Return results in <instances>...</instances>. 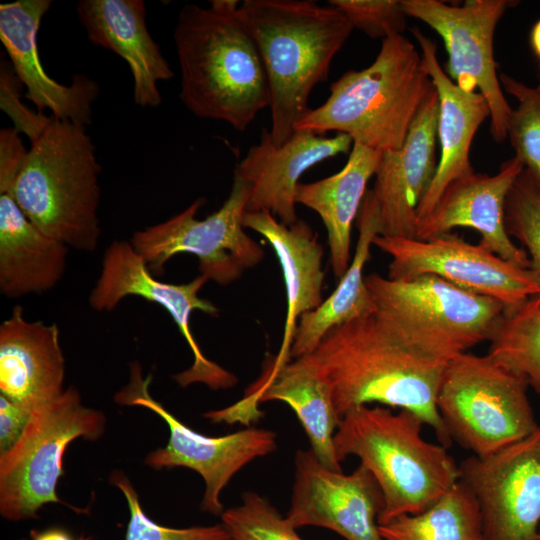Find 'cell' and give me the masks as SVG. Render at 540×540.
Segmentation results:
<instances>
[{
	"instance_id": "cell-28",
	"label": "cell",
	"mask_w": 540,
	"mask_h": 540,
	"mask_svg": "<svg viewBox=\"0 0 540 540\" xmlns=\"http://www.w3.org/2000/svg\"><path fill=\"white\" fill-rule=\"evenodd\" d=\"M358 228V241L347 271L327 299L316 309L300 316L290 357L296 359L311 354L333 327L377 311L363 276L373 240L380 235L378 211L369 190L359 210Z\"/></svg>"
},
{
	"instance_id": "cell-12",
	"label": "cell",
	"mask_w": 540,
	"mask_h": 540,
	"mask_svg": "<svg viewBox=\"0 0 540 540\" xmlns=\"http://www.w3.org/2000/svg\"><path fill=\"white\" fill-rule=\"evenodd\" d=\"M208 279L199 275L182 284L158 280L143 257L126 240L113 241L105 250L99 277L89 294V305L98 312L114 310L122 300L136 296L166 310L193 354L192 365L173 379L181 386L202 383L210 389H227L237 378L217 363L209 360L195 340L191 326L194 311L217 316L219 309L199 292Z\"/></svg>"
},
{
	"instance_id": "cell-25",
	"label": "cell",
	"mask_w": 540,
	"mask_h": 540,
	"mask_svg": "<svg viewBox=\"0 0 540 540\" xmlns=\"http://www.w3.org/2000/svg\"><path fill=\"white\" fill-rule=\"evenodd\" d=\"M241 400L253 411H258L257 405L262 402L286 403L301 423L317 458L326 467L342 471L333 443L341 418L328 380L307 356L278 368L267 359L263 375Z\"/></svg>"
},
{
	"instance_id": "cell-32",
	"label": "cell",
	"mask_w": 540,
	"mask_h": 540,
	"mask_svg": "<svg viewBox=\"0 0 540 540\" xmlns=\"http://www.w3.org/2000/svg\"><path fill=\"white\" fill-rule=\"evenodd\" d=\"M220 517L232 540H303L286 516L256 492L244 493L241 504Z\"/></svg>"
},
{
	"instance_id": "cell-21",
	"label": "cell",
	"mask_w": 540,
	"mask_h": 540,
	"mask_svg": "<svg viewBox=\"0 0 540 540\" xmlns=\"http://www.w3.org/2000/svg\"><path fill=\"white\" fill-rule=\"evenodd\" d=\"M65 358L55 323L30 321L21 305L0 325V392L31 409L65 391Z\"/></svg>"
},
{
	"instance_id": "cell-11",
	"label": "cell",
	"mask_w": 540,
	"mask_h": 540,
	"mask_svg": "<svg viewBox=\"0 0 540 540\" xmlns=\"http://www.w3.org/2000/svg\"><path fill=\"white\" fill-rule=\"evenodd\" d=\"M151 379V375L143 378L139 363L134 362L130 368L129 383L114 397L118 404L151 410L169 427L167 445L150 452L145 463L156 470L186 467L197 472L205 483L202 510L221 516L224 512L222 491L243 467L276 450V433L249 427L219 437L202 435L152 398L149 393Z\"/></svg>"
},
{
	"instance_id": "cell-29",
	"label": "cell",
	"mask_w": 540,
	"mask_h": 540,
	"mask_svg": "<svg viewBox=\"0 0 540 540\" xmlns=\"http://www.w3.org/2000/svg\"><path fill=\"white\" fill-rule=\"evenodd\" d=\"M379 533L383 540H485L478 502L461 480L426 510L380 524Z\"/></svg>"
},
{
	"instance_id": "cell-6",
	"label": "cell",
	"mask_w": 540,
	"mask_h": 540,
	"mask_svg": "<svg viewBox=\"0 0 540 540\" xmlns=\"http://www.w3.org/2000/svg\"><path fill=\"white\" fill-rule=\"evenodd\" d=\"M95 151L85 126L51 115L12 187L3 192L42 231L83 252H93L101 235Z\"/></svg>"
},
{
	"instance_id": "cell-5",
	"label": "cell",
	"mask_w": 540,
	"mask_h": 540,
	"mask_svg": "<svg viewBox=\"0 0 540 540\" xmlns=\"http://www.w3.org/2000/svg\"><path fill=\"white\" fill-rule=\"evenodd\" d=\"M424 422L416 414L382 405L348 411L334 435L341 462L356 456L373 475L383 494L378 524L433 505L459 480V464L442 444L425 440Z\"/></svg>"
},
{
	"instance_id": "cell-39",
	"label": "cell",
	"mask_w": 540,
	"mask_h": 540,
	"mask_svg": "<svg viewBox=\"0 0 540 540\" xmlns=\"http://www.w3.org/2000/svg\"><path fill=\"white\" fill-rule=\"evenodd\" d=\"M30 537L32 540H74L67 530L58 527L48 528L43 531L32 530Z\"/></svg>"
},
{
	"instance_id": "cell-8",
	"label": "cell",
	"mask_w": 540,
	"mask_h": 540,
	"mask_svg": "<svg viewBox=\"0 0 540 540\" xmlns=\"http://www.w3.org/2000/svg\"><path fill=\"white\" fill-rule=\"evenodd\" d=\"M377 311L413 343L447 361L489 341L507 308L438 276L365 277Z\"/></svg>"
},
{
	"instance_id": "cell-27",
	"label": "cell",
	"mask_w": 540,
	"mask_h": 540,
	"mask_svg": "<svg viewBox=\"0 0 540 540\" xmlns=\"http://www.w3.org/2000/svg\"><path fill=\"white\" fill-rule=\"evenodd\" d=\"M382 154L353 143L348 160L339 172L315 182L299 183L296 188V203L315 211L326 227L330 263L334 276L339 280L351 262L352 224Z\"/></svg>"
},
{
	"instance_id": "cell-24",
	"label": "cell",
	"mask_w": 540,
	"mask_h": 540,
	"mask_svg": "<svg viewBox=\"0 0 540 540\" xmlns=\"http://www.w3.org/2000/svg\"><path fill=\"white\" fill-rule=\"evenodd\" d=\"M243 226L256 231L270 243L283 273L287 301L283 338L278 354L269 356L272 366L278 368L291 358L298 318L323 302V247L318 235L305 221L285 225L265 210L245 212Z\"/></svg>"
},
{
	"instance_id": "cell-33",
	"label": "cell",
	"mask_w": 540,
	"mask_h": 540,
	"mask_svg": "<svg viewBox=\"0 0 540 540\" xmlns=\"http://www.w3.org/2000/svg\"><path fill=\"white\" fill-rule=\"evenodd\" d=\"M505 224L508 234L525 247L530 269L540 279V188L524 170L508 193Z\"/></svg>"
},
{
	"instance_id": "cell-7",
	"label": "cell",
	"mask_w": 540,
	"mask_h": 540,
	"mask_svg": "<svg viewBox=\"0 0 540 540\" xmlns=\"http://www.w3.org/2000/svg\"><path fill=\"white\" fill-rule=\"evenodd\" d=\"M528 387L488 354L464 352L448 362L436 407L452 441L483 458L538 427Z\"/></svg>"
},
{
	"instance_id": "cell-4",
	"label": "cell",
	"mask_w": 540,
	"mask_h": 540,
	"mask_svg": "<svg viewBox=\"0 0 540 540\" xmlns=\"http://www.w3.org/2000/svg\"><path fill=\"white\" fill-rule=\"evenodd\" d=\"M435 92L421 54L403 35L382 41L362 70H349L330 86L320 106L309 109L295 130L349 135L354 143L387 152L399 149L421 108Z\"/></svg>"
},
{
	"instance_id": "cell-37",
	"label": "cell",
	"mask_w": 540,
	"mask_h": 540,
	"mask_svg": "<svg viewBox=\"0 0 540 540\" xmlns=\"http://www.w3.org/2000/svg\"><path fill=\"white\" fill-rule=\"evenodd\" d=\"M20 133L14 128L0 131V193L7 192L27 154Z\"/></svg>"
},
{
	"instance_id": "cell-10",
	"label": "cell",
	"mask_w": 540,
	"mask_h": 540,
	"mask_svg": "<svg viewBox=\"0 0 540 540\" xmlns=\"http://www.w3.org/2000/svg\"><path fill=\"white\" fill-rule=\"evenodd\" d=\"M248 197L247 184L234 177L228 198L205 219L197 218L203 203L197 199L173 217L135 231L129 242L154 275L163 273L172 257L186 253L198 258L200 275L208 281L229 285L264 257L260 244L244 231Z\"/></svg>"
},
{
	"instance_id": "cell-38",
	"label": "cell",
	"mask_w": 540,
	"mask_h": 540,
	"mask_svg": "<svg viewBox=\"0 0 540 540\" xmlns=\"http://www.w3.org/2000/svg\"><path fill=\"white\" fill-rule=\"evenodd\" d=\"M33 411L0 395V455L16 444L29 424Z\"/></svg>"
},
{
	"instance_id": "cell-1",
	"label": "cell",
	"mask_w": 540,
	"mask_h": 540,
	"mask_svg": "<svg viewBox=\"0 0 540 540\" xmlns=\"http://www.w3.org/2000/svg\"><path fill=\"white\" fill-rule=\"evenodd\" d=\"M306 356L328 380L340 418L362 405L404 409L421 418L440 444L451 445L436 407L449 361L413 343L378 311L333 327Z\"/></svg>"
},
{
	"instance_id": "cell-16",
	"label": "cell",
	"mask_w": 540,
	"mask_h": 540,
	"mask_svg": "<svg viewBox=\"0 0 540 540\" xmlns=\"http://www.w3.org/2000/svg\"><path fill=\"white\" fill-rule=\"evenodd\" d=\"M294 466L286 515L294 528L321 527L345 540H383L378 524L383 494L365 466L344 474L326 467L311 449L298 450Z\"/></svg>"
},
{
	"instance_id": "cell-41",
	"label": "cell",
	"mask_w": 540,
	"mask_h": 540,
	"mask_svg": "<svg viewBox=\"0 0 540 540\" xmlns=\"http://www.w3.org/2000/svg\"><path fill=\"white\" fill-rule=\"evenodd\" d=\"M80 540H86V539H82V538H81Z\"/></svg>"
},
{
	"instance_id": "cell-20",
	"label": "cell",
	"mask_w": 540,
	"mask_h": 540,
	"mask_svg": "<svg viewBox=\"0 0 540 540\" xmlns=\"http://www.w3.org/2000/svg\"><path fill=\"white\" fill-rule=\"evenodd\" d=\"M52 2L18 0L0 5V40L17 77L26 87L24 98L38 112L86 126L92 121V103L100 93L97 82L76 74L69 85L49 76L41 64L37 35L40 23Z\"/></svg>"
},
{
	"instance_id": "cell-42",
	"label": "cell",
	"mask_w": 540,
	"mask_h": 540,
	"mask_svg": "<svg viewBox=\"0 0 540 540\" xmlns=\"http://www.w3.org/2000/svg\"><path fill=\"white\" fill-rule=\"evenodd\" d=\"M540 540V539H539Z\"/></svg>"
},
{
	"instance_id": "cell-3",
	"label": "cell",
	"mask_w": 540,
	"mask_h": 540,
	"mask_svg": "<svg viewBox=\"0 0 540 540\" xmlns=\"http://www.w3.org/2000/svg\"><path fill=\"white\" fill-rule=\"evenodd\" d=\"M238 14L261 57L270 92L271 140L281 146L310 109L313 88L354 29L331 5L312 0H245Z\"/></svg>"
},
{
	"instance_id": "cell-14",
	"label": "cell",
	"mask_w": 540,
	"mask_h": 540,
	"mask_svg": "<svg viewBox=\"0 0 540 540\" xmlns=\"http://www.w3.org/2000/svg\"><path fill=\"white\" fill-rule=\"evenodd\" d=\"M406 16L421 20L443 39L448 60L444 72L461 89L479 90L490 107V132L496 142L507 138L511 107L497 74L493 41L507 0H467L449 5L438 0H400Z\"/></svg>"
},
{
	"instance_id": "cell-30",
	"label": "cell",
	"mask_w": 540,
	"mask_h": 540,
	"mask_svg": "<svg viewBox=\"0 0 540 540\" xmlns=\"http://www.w3.org/2000/svg\"><path fill=\"white\" fill-rule=\"evenodd\" d=\"M489 342L487 354L540 395V295L506 310Z\"/></svg>"
},
{
	"instance_id": "cell-9",
	"label": "cell",
	"mask_w": 540,
	"mask_h": 540,
	"mask_svg": "<svg viewBox=\"0 0 540 540\" xmlns=\"http://www.w3.org/2000/svg\"><path fill=\"white\" fill-rule=\"evenodd\" d=\"M106 418L84 406L78 390L69 387L58 398L34 409L16 444L0 455V514L12 522L38 518L49 503H64L57 495L63 456L78 439L93 441L104 431Z\"/></svg>"
},
{
	"instance_id": "cell-17",
	"label": "cell",
	"mask_w": 540,
	"mask_h": 540,
	"mask_svg": "<svg viewBox=\"0 0 540 540\" xmlns=\"http://www.w3.org/2000/svg\"><path fill=\"white\" fill-rule=\"evenodd\" d=\"M524 170L512 157L500 165L495 175L471 173L453 181L442 193L433 210L417 223L416 237L426 240L466 227L480 233V244L502 259L530 269V260L508 234L505 204L508 193Z\"/></svg>"
},
{
	"instance_id": "cell-31",
	"label": "cell",
	"mask_w": 540,
	"mask_h": 540,
	"mask_svg": "<svg viewBox=\"0 0 540 540\" xmlns=\"http://www.w3.org/2000/svg\"><path fill=\"white\" fill-rule=\"evenodd\" d=\"M499 80L517 102L509 115L507 137L524 171L540 188V79L532 87L501 72Z\"/></svg>"
},
{
	"instance_id": "cell-40",
	"label": "cell",
	"mask_w": 540,
	"mask_h": 540,
	"mask_svg": "<svg viewBox=\"0 0 540 540\" xmlns=\"http://www.w3.org/2000/svg\"><path fill=\"white\" fill-rule=\"evenodd\" d=\"M530 46L540 66V19L533 25L531 29Z\"/></svg>"
},
{
	"instance_id": "cell-23",
	"label": "cell",
	"mask_w": 540,
	"mask_h": 540,
	"mask_svg": "<svg viewBox=\"0 0 540 540\" xmlns=\"http://www.w3.org/2000/svg\"><path fill=\"white\" fill-rule=\"evenodd\" d=\"M411 32L421 48L424 67L439 99L437 136L441 157L433 181L417 210V223L435 207L445 189L455 180L474 172L469 154L480 125L490 117V107L481 93L457 86L439 65L436 43L414 27Z\"/></svg>"
},
{
	"instance_id": "cell-15",
	"label": "cell",
	"mask_w": 540,
	"mask_h": 540,
	"mask_svg": "<svg viewBox=\"0 0 540 540\" xmlns=\"http://www.w3.org/2000/svg\"><path fill=\"white\" fill-rule=\"evenodd\" d=\"M459 470L478 502L485 540L540 539V425L494 454L471 455Z\"/></svg>"
},
{
	"instance_id": "cell-19",
	"label": "cell",
	"mask_w": 540,
	"mask_h": 540,
	"mask_svg": "<svg viewBox=\"0 0 540 540\" xmlns=\"http://www.w3.org/2000/svg\"><path fill=\"white\" fill-rule=\"evenodd\" d=\"M439 99L435 92L414 119L403 145L384 152L370 194L380 235L415 238L417 210L435 176Z\"/></svg>"
},
{
	"instance_id": "cell-18",
	"label": "cell",
	"mask_w": 540,
	"mask_h": 540,
	"mask_svg": "<svg viewBox=\"0 0 540 540\" xmlns=\"http://www.w3.org/2000/svg\"><path fill=\"white\" fill-rule=\"evenodd\" d=\"M353 143L347 134L326 137L295 130L288 141L276 146L264 129L260 142L250 147L234 171V177L249 188L246 212L265 210L285 225L295 223V192L301 176L326 159L348 153Z\"/></svg>"
},
{
	"instance_id": "cell-36",
	"label": "cell",
	"mask_w": 540,
	"mask_h": 540,
	"mask_svg": "<svg viewBox=\"0 0 540 540\" xmlns=\"http://www.w3.org/2000/svg\"><path fill=\"white\" fill-rule=\"evenodd\" d=\"M23 84L17 77L12 65L1 62L0 68V106L11 118L14 128L25 134L31 142L36 140L51 120L41 112L29 110L21 101Z\"/></svg>"
},
{
	"instance_id": "cell-34",
	"label": "cell",
	"mask_w": 540,
	"mask_h": 540,
	"mask_svg": "<svg viewBox=\"0 0 540 540\" xmlns=\"http://www.w3.org/2000/svg\"><path fill=\"white\" fill-rule=\"evenodd\" d=\"M109 482L124 495L129 508L125 540H232L223 524L171 528L152 521L144 512L138 493L128 477L114 470Z\"/></svg>"
},
{
	"instance_id": "cell-35",
	"label": "cell",
	"mask_w": 540,
	"mask_h": 540,
	"mask_svg": "<svg viewBox=\"0 0 540 540\" xmlns=\"http://www.w3.org/2000/svg\"><path fill=\"white\" fill-rule=\"evenodd\" d=\"M352 24L372 39L402 35L406 14L400 0H329Z\"/></svg>"
},
{
	"instance_id": "cell-22",
	"label": "cell",
	"mask_w": 540,
	"mask_h": 540,
	"mask_svg": "<svg viewBox=\"0 0 540 540\" xmlns=\"http://www.w3.org/2000/svg\"><path fill=\"white\" fill-rule=\"evenodd\" d=\"M76 11L88 39L127 62L134 102L158 107L162 101L158 83L173 78L174 72L147 28L144 1L80 0Z\"/></svg>"
},
{
	"instance_id": "cell-2",
	"label": "cell",
	"mask_w": 540,
	"mask_h": 540,
	"mask_svg": "<svg viewBox=\"0 0 540 540\" xmlns=\"http://www.w3.org/2000/svg\"><path fill=\"white\" fill-rule=\"evenodd\" d=\"M209 7L186 4L173 32L180 69L179 98L196 117L243 132L269 107L270 92L258 49L236 0Z\"/></svg>"
},
{
	"instance_id": "cell-26",
	"label": "cell",
	"mask_w": 540,
	"mask_h": 540,
	"mask_svg": "<svg viewBox=\"0 0 540 540\" xmlns=\"http://www.w3.org/2000/svg\"><path fill=\"white\" fill-rule=\"evenodd\" d=\"M68 246L37 227L9 193H0V292L7 298L54 288L67 265Z\"/></svg>"
},
{
	"instance_id": "cell-13",
	"label": "cell",
	"mask_w": 540,
	"mask_h": 540,
	"mask_svg": "<svg viewBox=\"0 0 540 540\" xmlns=\"http://www.w3.org/2000/svg\"><path fill=\"white\" fill-rule=\"evenodd\" d=\"M373 245L391 257L388 278L438 276L462 289L490 297L507 310L540 295V279L482 244L447 233L426 240L377 235Z\"/></svg>"
}]
</instances>
